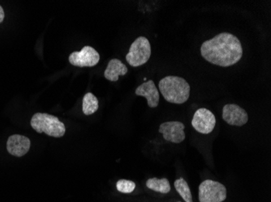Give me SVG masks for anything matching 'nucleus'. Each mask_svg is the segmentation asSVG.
<instances>
[{
    "mask_svg": "<svg viewBox=\"0 0 271 202\" xmlns=\"http://www.w3.org/2000/svg\"><path fill=\"white\" fill-rule=\"evenodd\" d=\"M201 54L209 63L228 67L241 60L243 56V48L236 36L223 32L205 41L201 47Z\"/></svg>",
    "mask_w": 271,
    "mask_h": 202,
    "instance_id": "obj_1",
    "label": "nucleus"
},
{
    "mask_svg": "<svg viewBox=\"0 0 271 202\" xmlns=\"http://www.w3.org/2000/svg\"><path fill=\"white\" fill-rule=\"evenodd\" d=\"M159 91L166 101L170 103L181 104L189 100L190 86L185 79L169 76L159 81Z\"/></svg>",
    "mask_w": 271,
    "mask_h": 202,
    "instance_id": "obj_2",
    "label": "nucleus"
},
{
    "mask_svg": "<svg viewBox=\"0 0 271 202\" xmlns=\"http://www.w3.org/2000/svg\"><path fill=\"white\" fill-rule=\"evenodd\" d=\"M31 126L38 133H45L54 138H61L65 134V125L56 116L37 112L31 119Z\"/></svg>",
    "mask_w": 271,
    "mask_h": 202,
    "instance_id": "obj_3",
    "label": "nucleus"
},
{
    "mask_svg": "<svg viewBox=\"0 0 271 202\" xmlns=\"http://www.w3.org/2000/svg\"><path fill=\"white\" fill-rule=\"evenodd\" d=\"M151 56L150 41L145 37L136 39L131 45L126 60L133 67H140L147 63Z\"/></svg>",
    "mask_w": 271,
    "mask_h": 202,
    "instance_id": "obj_4",
    "label": "nucleus"
},
{
    "mask_svg": "<svg viewBox=\"0 0 271 202\" xmlns=\"http://www.w3.org/2000/svg\"><path fill=\"white\" fill-rule=\"evenodd\" d=\"M227 197L225 186L217 181L206 180L199 185L200 202H223Z\"/></svg>",
    "mask_w": 271,
    "mask_h": 202,
    "instance_id": "obj_5",
    "label": "nucleus"
},
{
    "mask_svg": "<svg viewBox=\"0 0 271 202\" xmlns=\"http://www.w3.org/2000/svg\"><path fill=\"white\" fill-rule=\"evenodd\" d=\"M216 124L215 115L211 111L202 107L197 110L193 115L192 125L193 128L202 134H208L214 130Z\"/></svg>",
    "mask_w": 271,
    "mask_h": 202,
    "instance_id": "obj_6",
    "label": "nucleus"
},
{
    "mask_svg": "<svg viewBox=\"0 0 271 202\" xmlns=\"http://www.w3.org/2000/svg\"><path fill=\"white\" fill-rule=\"evenodd\" d=\"M69 63L78 67H92L98 64L100 55L91 46H85L80 52L70 54Z\"/></svg>",
    "mask_w": 271,
    "mask_h": 202,
    "instance_id": "obj_7",
    "label": "nucleus"
},
{
    "mask_svg": "<svg viewBox=\"0 0 271 202\" xmlns=\"http://www.w3.org/2000/svg\"><path fill=\"white\" fill-rule=\"evenodd\" d=\"M185 125L180 121H167L161 124L159 133L167 142L180 143L185 139Z\"/></svg>",
    "mask_w": 271,
    "mask_h": 202,
    "instance_id": "obj_8",
    "label": "nucleus"
},
{
    "mask_svg": "<svg viewBox=\"0 0 271 202\" xmlns=\"http://www.w3.org/2000/svg\"><path fill=\"white\" fill-rule=\"evenodd\" d=\"M223 119L230 125L243 126L249 120L246 111L241 106L228 103L223 108Z\"/></svg>",
    "mask_w": 271,
    "mask_h": 202,
    "instance_id": "obj_9",
    "label": "nucleus"
},
{
    "mask_svg": "<svg viewBox=\"0 0 271 202\" xmlns=\"http://www.w3.org/2000/svg\"><path fill=\"white\" fill-rule=\"evenodd\" d=\"M30 140L25 136L14 134L10 136L7 139V151L15 157H22L26 155L30 149Z\"/></svg>",
    "mask_w": 271,
    "mask_h": 202,
    "instance_id": "obj_10",
    "label": "nucleus"
},
{
    "mask_svg": "<svg viewBox=\"0 0 271 202\" xmlns=\"http://www.w3.org/2000/svg\"><path fill=\"white\" fill-rule=\"evenodd\" d=\"M136 95L146 97L148 106L150 107H156L159 103V93L153 80L140 85L136 89Z\"/></svg>",
    "mask_w": 271,
    "mask_h": 202,
    "instance_id": "obj_11",
    "label": "nucleus"
},
{
    "mask_svg": "<svg viewBox=\"0 0 271 202\" xmlns=\"http://www.w3.org/2000/svg\"><path fill=\"white\" fill-rule=\"evenodd\" d=\"M128 72V68L124 63L119 59H112L110 61L104 72L106 80L115 82L119 79V76H125Z\"/></svg>",
    "mask_w": 271,
    "mask_h": 202,
    "instance_id": "obj_12",
    "label": "nucleus"
},
{
    "mask_svg": "<svg viewBox=\"0 0 271 202\" xmlns=\"http://www.w3.org/2000/svg\"><path fill=\"white\" fill-rule=\"evenodd\" d=\"M148 189L161 194H169L171 192V185L167 178L158 179L156 177L150 178L146 181Z\"/></svg>",
    "mask_w": 271,
    "mask_h": 202,
    "instance_id": "obj_13",
    "label": "nucleus"
},
{
    "mask_svg": "<svg viewBox=\"0 0 271 202\" xmlns=\"http://www.w3.org/2000/svg\"><path fill=\"white\" fill-rule=\"evenodd\" d=\"M98 109V98L93 93L85 94L83 98L82 111L85 115L89 116L97 112Z\"/></svg>",
    "mask_w": 271,
    "mask_h": 202,
    "instance_id": "obj_14",
    "label": "nucleus"
},
{
    "mask_svg": "<svg viewBox=\"0 0 271 202\" xmlns=\"http://www.w3.org/2000/svg\"><path fill=\"white\" fill-rule=\"evenodd\" d=\"M175 188L178 192L180 197L185 201V202H193L191 190L189 189V185L184 178H180L175 181Z\"/></svg>",
    "mask_w": 271,
    "mask_h": 202,
    "instance_id": "obj_15",
    "label": "nucleus"
},
{
    "mask_svg": "<svg viewBox=\"0 0 271 202\" xmlns=\"http://www.w3.org/2000/svg\"><path fill=\"white\" fill-rule=\"evenodd\" d=\"M117 190L123 194H131L136 189V184L133 181L119 180L116 183Z\"/></svg>",
    "mask_w": 271,
    "mask_h": 202,
    "instance_id": "obj_16",
    "label": "nucleus"
},
{
    "mask_svg": "<svg viewBox=\"0 0 271 202\" xmlns=\"http://www.w3.org/2000/svg\"><path fill=\"white\" fill-rule=\"evenodd\" d=\"M4 11H3V9H2V6H0V24H1L2 21H3V19H4Z\"/></svg>",
    "mask_w": 271,
    "mask_h": 202,
    "instance_id": "obj_17",
    "label": "nucleus"
}]
</instances>
